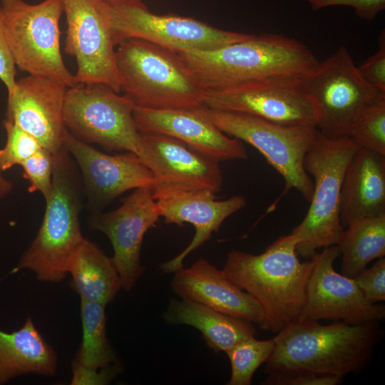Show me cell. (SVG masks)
Masks as SVG:
<instances>
[{
    "label": "cell",
    "instance_id": "cell-31",
    "mask_svg": "<svg viewBox=\"0 0 385 385\" xmlns=\"http://www.w3.org/2000/svg\"><path fill=\"white\" fill-rule=\"evenodd\" d=\"M23 176L29 181L30 192H40L46 200L52 188L53 155L42 148L22 163Z\"/></svg>",
    "mask_w": 385,
    "mask_h": 385
},
{
    "label": "cell",
    "instance_id": "cell-29",
    "mask_svg": "<svg viewBox=\"0 0 385 385\" xmlns=\"http://www.w3.org/2000/svg\"><path fill=\"white\" fill-rule=\"evenodd\" d=\"M274 338L259 340L255 337L245 339L228 350L231 376L228 385H250L258 367L270 357L274 348Z\"/></svg>",
    "mask_w": 385,
    "mask_h": 385
},
{
    "label": "cell",
    "instance_id": "cell-10",
    "mask_svg": "<svg viewBox=\"0 0 385 385\" xmlns=\"http://www.w3.org/2000/svg\"><path fill=\"white\" fill-rule=\"evenodd\" d=\"M108 6L115 46L124 40L135 38L178 53L215 49L252 35L220 29L192 17L156 14L140 0Z\"/></svg>",
    "mask_w": 385,
    "mask_h": 385
},
{
    "label": "cell",
    "instance_id": "cell-32",
    "mask_svg": "<svg viewBox=\"0 0 385 385\" xmlns=\"http://www.w3.org/2000/svg\"><path fill=\"white\" fill-rule=\"evenodd\" d=\"M353 279L369 303L377 304L380 302H384V257L379 258L370 268H364Z\"/></svg>",
    "mask_w": 385,
    "mask_h": 385
},
{
    "label": "cell",
    "instance_id": "cell-21",
    "mask_svg": "<svg viewBox=\"0 0 385 385\" xmlns=\"http://www.w3.org/2000/svg\"><path fill=\"white\" fill-rule=\"evenodd\" d=\"M170 287L181 299L257 324L267 330L264 313L257 302L229 281L222 270H218L205 259L175 272Z\"/></svg>",
    "mask_w": 385,
    "mask_h": 385
},
{
    "label": "cell",
    "instance_id": "cell-2",
    "mask_svg": "<svg viewBox=\"0 0 385 385\" xmlns=\"http://www.w3.org/2000/svg\"><path fill=\"white\" fill-rule=\"evenodd\" d=\"M291 232L278 237L260 255L230 251L223 273L260 305L267 330L277 334L294 323L304 307L313 260H299Z\"/></svg>",
    "mask_w": 385,
    "mask_h": 385
},
{
    "label": "cell",
    "instance_id": "cell-6",
    "mask_svg": "<svg viewBox=\"0 0 385 385\" xmlns=\"http://www.w3.org/2000/svg\"><path fill=\"white\" fill-rule=\"evenodd\" d=\"M359 148L349 136L330 139L319 131L307 150L304 168L314 178L312 196L306 216L291 232L302 258L310 260L318 250L337 244L344 229L339 217L342 180Z\"/></svg>",
    "mask_w": 385,
    "mask_h": 385
},
{
    "label": "cell",
    "instance_id": "cell-35",
    "mask_svg": "<svg viewBox=\"0 0 385 385\" xmlns=\"http://www.w3.org/2000/svg\"><path fill=\"white\" fill-rule=\"evenodd\" d=\"M312 10L333 6H347L355 9L358 16L373 20L385 9V0H307Z\"/></svg>",
    "mask_w": 385,
    "mask_h": 385
},
{
    "label": "cell",
    "instance_id": "cell-37",
    "mask_svg": "<svg viewBox=\"0 0 385 385\" xmlns=\"http://www.w3.org/2000/svg\"><path fill=\"white\" fill-rule=\"evenodd\" d=\"M0 81L6 88L8 96L16 86V66L11 55L4 33V21L0 7Z\"/></svg>",
    "mask_w": 385,
    "mask_h": 385
},
{
    "label": "cell",
    "instance_id": "cell-20",
    "mask_svg": "<svg viewBox=\"0 0 385 385\" xmlns=\"http://www.w3.org/2000/svg\"><path fill=\"white\" fill-rule=\"evenodd\" d=\"M160 217L166 223L183 226L192 224L195 234L179 255L160 265L165 274L172 273L183 267V260L195 250L209 240L217 232L224 220L246 205L242 195H235L223 200H216V194L207 190L175 191L155 197Z\"/></svg>",
    "mask_w": 385,
    "mask_h": 385
},
{
    "label": "cell",
    "instance_id": "cell-36",
    "mask_svg": "<svg viewBox=\"0 0 385 385\" xmlns=\"http://www.w3.org/2000/svg\"><path fill=\"white\" fill-rule=\"evenodd\" d=\"M120 371V368L118 363L96 370L84 367L73 360L71 384H108Z\"/></svg>",
    "mask_w": 385,
    "mask_h": 385
},
{
    "label": "cell",
    "instance_id": "cell-1",
    "mask_svg": "<svg viewBox=\"0 0 385 385\" xmlns=\"http://www.w3.org/2000/svg\"><path fill=\"white\" fill-rule=\"evenodd\" d=\"M384 331L377 322H296L276 334L266 374L308 372L340 377L363 371Z\"/></svg>",
    "mask_w": 385,
    "mask_h": 385
},
{
    "label": "cell",
    "instance_id": "cell-19",
    "mask_svg": "<svg viewBox=\"0 0 385 385\" xmlns=\"http://www.w3.org/2000/svg\"><path fill=\"white\" fill-rule=\"evenodd\" d=\"M133 119L140 132H155L175 138L218 161L244 160L242 142L220 130L205 113L195 108L151 109L135 106Z\"/></svg>",
    "mask_w": 385,
    "mask_h": 385
},
{
    "label": "cell",
    "instance_id": "cell-34",
    "mask_svg": "<svg viewBox=\"0 0 385 385\" xmlns=\"http://www.w3.org/2000/svg\"><path fill=\"white\" fill-rule=\"evenodd\" d=\"M343 377L308 372L268 374L263 384L267 385H338Z\"/></svg>",
    "mask_w": 385,
    "mask_h": 385
},
{
    "label": "cell",
    "instance_id": "cell-25",
    "mask_svg": "<svg viewBox=\"0 0 385 385\" xmlns=\"http://www.w3.org/2000/svg\"><path fill=\"white\" fill-rule=\"evenodd\" d=\"M67 271L71 276L70 286L81 299L107 305L122 288L112 258L86 238L71 256Z\"/></svg>",
    "mask_w": 385,
    "mask_h": 385
},
{
    "label": "cell",
    "instance_id": "cell-39",
    "mask_svg": "<svg viewBox=\"0 0 385 385\" xmlns=\"http://www.w3.org/2000/svg\"><path fill=\"white\" fill-rule=\"evenodd\" d=\"M108 4H117L125 1H133V0H102Z\"/></svg>",
    "mask_w": 385,
    "mask_h": 385
},
{
    "label": "cell",
    "instance_id": "cell-16",
    "mask_svg": "<svg viewBox=\"0 0 385 385\" xmlns=\"http://www.w3.org/2000/svg\"><path fill=\"white\" fill-rule=\"evenodd\" d=\"M160 217L152 190L135 189L122 205L109 212H91V229L105 234L111 242V257L120 276L122 288L130 292L145 268L140 262L141 246L145 232Z\"/></svg>",
    "mask_w": 385,
    "mask_h": 385
},
{
    "label": "cell",
    "instance_id": "cell-23",
    "mask_svg": "<svg viewBox=\"0 0 385 385\" xmlns=\"http://www.w3.org/2000/svg\"><path fill=\"white\" fill-rule=\"evenodd\" d=\"M57 365L55 350L36 329L31 317L16 331L0 329V385L26 374L53 376Z\"/></svg>",
    "mask_w": 385,
    "mask_h": 385
},
{
    "label": "cell",
    "instance_id": "cell-26",
    "mask_svg": "<svg viewBox=\"0 0 385 385\" xmlns=\"http://www.w3.org/2000/svg\"><path fill=\"white\" fill-rule=\"evenodd\" d=\"M337 246L341 274L354 278L371 261L385 256V215L353 221L344 229Z\"/></svg>",
    "mask_w": 385,
    "mask_h": 385
},
{
    "label": "cell",
    "instance_id": "cell-15",
    "mask_svg": "<svg viewBox=\"0 0 385 385\" xmlns=\"http://www.w3.org/2000/svg\"><path fill=\"white\" fill-rule=\"evenodd\" d=\"M63 144L78 167L91 213L103 211L128 190H153L155 185L153 173L135 153H104L76 138L66 128Z\"/></svg>",
    "mask_w": 385,
    "mask_h": 385
},
{
    "label": "cell",
    "instance_id": "cell-12",
    "mask_svg": "<svg viewBox=\"0 0 385 385\" xmlns=\"http://www.w3.org/2000/svg\"><path fill=\"white\" fill-rule=\"evenodd\" d=\"M203 106L288 125L317 126L319 118L318 106L302 87L299 77L267 78L207 90Z\"/></svg>",
    "mask_w": 385,
    "mask_h": 385
},
{
    "label": "cell",
    "instance_id": "cell-28",
    "mask_svg": "<svg viewBox=\"0 0 385 385\" xmlns=\"http://www.w3.org/2000/svg\"><path fill=\"white\" fill-rule=\"evenodd\" d=\"M348 136L360 148L385 155V93H379L355 115Z\"/></svg>",
    "mask_w": 385,
    "mask_h": 385
},
{
    "label": "cell",
    "instance_id": "cell-17",
    "mask_svg": "<svg viewBox=\"0 0 385 385\" xmlns=\"http://www.w3.org/2000/svg\"><path fill=\"white\" fill-rule=\"evenodd\" d=\"M140 134L141 160L155 177L154 198L175 191L207 190L217 194L221 190L220 162L172 136L155 132Z\"/></svg>",
    "mask_w": 385,
    "mask_h": 385
},
{
    "label": "cell",
    "instance_id": "cell-8",
    "mask_svg": "<svg viewBox=\"0 0 385 385\" xmlns=\"http://www.w3.org/2000/svg\"><path fill=\"white\" fill-rule=\"evenodd\" d=\"M4 33L16 67L29 75L76 84L61 53V0L31 4L24 0H1Z\"/></svg>",
    "mask_w": 385,
    "mask_h": 385
},
{
    "label": "cell",
    "instance_id": "cell-30",
    "mask_svg": "<svg viewBox=\"0 0 385 385\" xmlns=\"http://www.w3.org/2000/svg\"><path fill=\"white\" fill-rule=\"evenodd\" d=\"M6 132L5 146L0 150V166L3 171L21 165L43 146L31 134L12 122L4 120Z\"/></svg>",
    "mask_w": 385,
    "mask_h": 385
},
{
    "label": "cell",
    "instance_id": "cell-27",
    "mask_svg": "<svg viewBox=\"0 0 385 385\" xmlns=\"http://www.w3.org/2000/svg\"><path fill=\"white\" fill-rule=\"evenodd\" d=\"M105 304L81 299L82 341L73 359L92 369H101L118 363L115 352L106 334Z\"/></svg>",
    "mask_w": 385,
    "mask_h": 385
},
{
    "label": "cell",
    "instance_id": "cell-13",
    "mask_svg": "<svg viewBox=\"0 0 385 385\" xmlns=\"http://www.w3.org/2000/svg\"><path fill=\"white\" fill-rule=\"evenodd\" d=\"M66 16L64 51L76 61L77 83H101L120 92L108 4L61 0Z\"/></svg>",
    "mask_w": 385,
    "mask_h": 385
},
{
    "label": "cell",
    "instance_id": "cell-4",
    "mask_svg": "<svg viewBox=\"0 0 385 385\" xmlns=\"http://www.w3.org/2000/svg\"><path fill=\"white\" fill-rule=\"evenodd\" d=\"M53 155L51 193L39 230L11 274L31 271L38 280L59 282L84 237L80 225L84 192L78 167L63 145Z\"/></svg>",
    "mask_w": 385,
    "mask_h": 385
},
{
    "label": "cell",
    "instance_id": "cell-9",
    "mask_svg": "<svg viewBox=\"0 0 385 385\" xmlns=\"http://www.w3.org/2000/svg\"><path fill=\"white\" fill-rule=\"evenodd\" d=\"M101 83H77L68 88L63 123L76 138L106 150L135 153L141 160L143 145L133 116L135 103Z\"/></svg>",
    "mask_w": 385,
    "mask_h": 385
},
{
    "label": "cell",
    "instance_id": "cell-7",
    "mask_svg": "<svg viewBox=\"0 0 385 385\" xmlns=\"http://www.w3.org/2000/svg\"><path fill=\"white\" fill-rule=\"evenodd\" d=\"M202 109L220 130L255 147L283 178L284 190L267 212L293 189L311 200L313 181L304 168V157L319 132L316 125L283 124L204 106Z\"/></svg>",
    "mask_w": 385,
    "mask_h": 385
},
{
    "label": "cell",
    "instance_id": "cell-38",
    "mask_svg": "<svg viewBox=\"0 0 385 385\" xmlns=\"http://www.w3.org/2000/svg\"><path fill=\"white\" fill-rule=\"evenodd\" d=\"M3 172L0 166V199L7 196L13 189L12 183L3 175Z\"/></svg>",
    "mask_w": 385,
    "mask_h": 385
},
{
    "label": "cell",
    "instance_id": "cell-22",
    "mask_svg": "<svg viewBox=\"0 0 385 385\" xmlns=\"http://www.w3.org/2000/svg\"><path fill=\"white\" fill-rule=\"evenodd\" d=\"M385 215V155L359 148L342 180L339 217L346 227L359 219Z\"/></svg>",
    "mask_w": 385,
    "mask_h": 385
},
{
    "label": "cell",
    "instance_id": "cell-33",
    "mask_svg": "<svg viewBox=\"0 0 385 385\" xmlns=\"http://www.w3.org/2000/svg\"><path fill=\"white\" fill-rule=\"evenodd\" d=\"M379 48L372 56L356 66L361 77L377 91L385 93V35L381 31Z\"/></svg>",
    "mask_w": 385,
    "mask_h": 385
},
{
    "label": "cell",
    "instance_id": "cell-14",
    "mask_svg": "<svg viewBox=\"0 0 385 385\" xmlns=\"http://www.w3.org/2000/svg\"><path fill=\"white\" fill-rule=\"evenodd\" d=\"M339 257L335 245L322 248L311 258L314 265L305 302L297 322L324 319L357 324L383 321L384 305L369 303L353 278L335 271L334 262Z\"/></svg>",
    "mask_w": 385,
    "mask_h": 385
},
{
    "label": "cell",
    "instance_id": "cell-24",
    "mask_svg": "<svg viewBox=\"0 0 385 385\" xmlns=\"http://www.w3.org/2000/svg\"><path fill=\"white\" fill-rule=\"evenodd\" d=\"M163 318L169 324H185L198 329L207 346L216 353H226L237 343L257 334L250 322L188 299H172Z\"/></svg>",
    "mask_w": 385,
    "mask_h": 385
},
{
    "label": "cell",
    "instance_id": "cell-5",
    "mask_svg": "<svg viewBox=\"0 0 385 385\" xmlns=\"http://www.w3.org/2000/svg\"><path fill=\"white\" fill-rule=\"evenodd\" d=\"M116 46L120 91L135 106L151 109L203 106L206 90L178 53L135 38Z\"/></svg>",
    "mask_w": 385,
    "mask_h": 385
},
{
    "label": "cell",
    "instance_id": "cell-11",
    "mask_svg": "<svg viewBox=\"0 0 385 385\" xmlns=\"http://www.w3.org/2000/svg\"><path fill=\"white\" fill-rule=\"evenodd\" d=\"M299 81L318 106L317 129L330 139L348 136L359 111L381 93L361 77L344 46L318 61Z\"/></svg>",
    "mask_w": 385,
    "mask_h": 385
},
{
    "label": "cell",
    "instance_id": "cell-3",
    "mask_svg": "<svg viewBox=\"0 0 385 385\" xmlns=\"http://www.w3.org/2000/svg\"><path fill=\"white\" fill-rule=\"evenodd\" d=\"M205 89L273 77H300L319 61L302 42L280 34H252L215 49L178 53Z\"/></svg>",
    "mask_w": 385,
    "mask_h": 385
},
{
    "label": "cell",
    "instance_id": "cell-18",
    "mask_svg": "<svg viewBox=\"0 0 385 385\" xmlns=\"http://www.w3.org/2000/svg\"><path fill=\"white\" fill-rule=\"evenodd\" d=\"M67 88L41 76L21 78L16 81L14 91L8 96L5 120L31 134L53 154L63 145V106Z\"/></svg>",
    "mask_w": 385,
    "mask_h": 385
}]
</instances>
